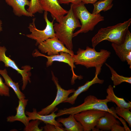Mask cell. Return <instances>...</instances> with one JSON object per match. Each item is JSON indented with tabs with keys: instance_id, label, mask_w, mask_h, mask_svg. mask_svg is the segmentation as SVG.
<instances>
[{
	"instance_id": "cell-1",
	"label": "cell",
	"mask_w": 131,
	"mask_h": 131,
	"mask_svg": "<svg viewBox=\"0 0 131 131\" xmlns=\"http://www.w3.org/2000/svg\"><path fill=\"white\" fill-rule=\"evenodd\" d=\"M71 4L70 9L60 21L53 24L55 36L69 50L73 51L72 38L74 30L81 27V25L74 13Z\"/></svg>"
},
{
	"instance_id": "cell-2",
	"label": "cell",
	"mask_w": 131,
	"mask_h": 131,
	"mask_svg": "<svg viewBox=\"0 0 131 131\" xmlns=\"http://www.w3.org/2000/svg\"><path fill=\"white\" fill-rule=\"evenodd\" d=\"M111 53L104 49L98 52L94 48L87 46L85 49L79 48L76 54L73 57L75 65L83 66L87 68L95 67L96 69L101 70L102 66L110 56Z\"/></svg>"
},
{
	"instance_id": "cell-3",
	"label": "cell",
	"mask_w": 131,
	"mask_h": 131,
	"mask_svg": "<svg viewBox=\"0 0 131 131\" xmlns=\"http://www.w3.org/2000/svg\"><path fill=\"white\" fill-rule=\"evenodd\" d=\"M131 23V19L115 25L101 28L91 39L93 48L101 42L107 40L120 44L124 41L129 28Z\"/></svg>"
},
{
	"instance_id": "cell-4",
	"label": "cell",
	"mask_w": 131,
	"mask_h": 131,
	"mask_svg": "<svg viewBox=\"0 0 131 131\" xmlns=\"http://www.w3.org/2000/svg\"><path fill=\"white\" fill-rule=\"evenodd\" d=\"M110 102L106 98L98 99L95 96L90 95L85 98L84 102L81 104L76 106L60 109L56 114V115L57 117H58L64 115L70 114L74 115L81 111L87 110H98L110 112L119 120L120 118L115 113L112 107L110 108H108L107 104Z\"/></svg>"
},
{
	"instance_id": "cell-5",
	"label": "cell",
	"mask_w": 131,
	"mask_h": 131,
	"mask_svg": "<svg viewBox=\"0 0 131 131\" xmlns=\"http://www.w3.org/2000/svg\"><path fill=\"white\" fill-rule=\"evenodd\" d=\"M85 4L82 2L78 4H73L74 13L81 24L80 29L74 33L73 37L80 33H86L93 30L99 22L104 20V17L100 13L94 14L90 12Z\"/></svg>"
},
{
	"instance_id": "cell-6",
	"label": "cell",
	"mask_w": 131,
	"mask_h": 131,
	"mask_svg": "<svg viewBox=\"0 0 131 131\" xmlns=\"http://www.w3.org/2000/svg\"><path fill=\"white\" fill-rule=\"evenodd\" d=\"M48 14V12H44V18L46 23L44 29L40 30L36 28L35 25V18H33L32 22L30 24L28 27L31 33L26 35V36L28 38L35 40L36 46L49 38L56 36L53 24L55 20L53 19L52 22L49 21L47 17Z\"/></svg>"
},
{
	"instance_id": "cell-7",
	"label": "cell",
	"mask_w": 131,
	"mask_h": 131,
	"mask_svg": "<svg viewBox=\"0 0 131 131\" xmlns=\"http://www.w3.org/2000/svg\"><path fill=\"white\" fill-rule=\"evenodd\" d=\"M106 112L98 110H87L75 114L74 117L81 123L84 131H95L98 120L105 115Z\"/></svg>"
},
{
	"instance_id": "cell-8",
	"label": "cell",
	"mask_w": 131,
	"mask_h": 131,
	"mask_svg": "<svg viewBox=\"0 0 131 131\" xmlns=\"http://www.w3.org/2000/svg\"><path fill=\"white\" fill-rule=\"evenodd\" d=\"M51 74L52 80L56 85L57 90V95L55 99L50 104L38 112L40 115H47L57 111V106L66 100L69 97V95L75 90L73 89L66 90L62 88L59 84L58 78L55 77L52 71Z\"/></svg>"
},
{
	"instance_id": "cell-9",
	"label": "cell",
	"mask_w": 131,
	"mask_h": 131,
	"mask_svg": "<svg viewBox=\"0 0 131 131\" xmlns=\"http://www.w3.org/2000/svg\"><path fill=\"white\" fill-rule=\"evenodd\" d=\"M32 55L34 57L42 56L46 57L47 59L46 63L47 67L51 66L53 62L55 61L63 62L68 64L71 68L73 74L71 80L72 84L75 83V81L76 79H81L82 78V76L77 75L74 73V69L75 68V66L74 65L73 56L67 53L61 52L59 54L48 56L40 52L37 49H35Z\"/></svg>"
},
{
	"instance_id": "cell-10",
	"label": "cell",
	"mask_w": 131,
	"mask_h": 131,
	"mask_svg": "<svg viewBox=\"0 0 131 131\" xmlns=\"http://www.w3.org/2000/svg\"><path fill=\"white\" fill-rule=\"evenodd\" d=\"M7 50L4 46H0V62H3L5 67L12 68L21 75L23 82L22 90H24L25 89L28 83L31 82L30 77L31 74L30 71L32 68L29 65H25L21 68L23 69H19L14 61L6 55L5 53Z\"/></svg>"
},
{
	"instance_id": "cell-11",
	"label": "cell",
	"mask_w": 131,
	"mask_h": 131,
	"mask_svg": "<svg viewBox=\"0 0 131 131\" xmlns=\"http://www.w3.org/2000/svg\"><path fill=\"white\" fill-rule=\"evenodd\" d=\"M38 46V49L41 53H47L48 56L59 54L61 52L67 53L72 56L74 55L73 51L68 50L56 36L47 39Z\"/></svg>"
},
{
	"instance_id": "cell-12",
	"label": "cell",
	"mask_w": 131,
	"mask_h": 131,
	"mask_svg": "<svg viewBox=\"0 0 131 131\" xmlns=\"http://www.w3.org/2000/svg\"><path fill=\"white\" fill-rule=\"evenodd\" d=\"M39 0L43 10L49 12L53 19L57 22L68 12V11L60 6L58 0Z\"/></svg>"
},
{
	"instance_id": "cell-13",
	"label": "cell",
	"mask_w": 131,
	"mask_h": 131,
	"mask_svg": "<svg viewBox=\"0 0 131 131\" xmlns=\"http://www.w3.org/2000/svg\"><path fill=\"white\" fill-rule=\"evenodd\" d=\"M28 101V99L25 98L19 100L18 105L16 108V114L15 115L8 116L6 118L7 121L12 123L16 121H19L22 123L25 126H26L30 121L25 112Z\"/></svg>"
},
{
	"instance_id": "cell-14",
	"label": "cell",
	"mask_w": 131,
	"mask_h": 131,
	"mask_svg": "<svg viewBox=\"0 0 131 131\" xmlns=\"http://www.w3.org/2000/svg\"><path fill=\"white\" fill-rule=\"evenodd\" d=\"M6 3L12 7L13 12L18 16H25L32 17L34 16L26 10L25 6L29 5L30 1L28 0H4Z\"/></svg>"
},
{
	"instance_id": "cell-15",
	"label": "cell",
	"mask_w": 131,
	"mask_h": 131,
	"mask_svg": "<svg viewBox=\"0 0 131 131\" xmlns=\"http://www.w3.org/2000/svg\"><path fill=\"white\" fill-rule=\"evenodd\" d=\"M55 111H53L49 115H42L38 113L36 108H33L32 112L26 111L25 113L27 116L30 121L33 120H38L45 124H50L62 127L63 125L55 119V118L57 117L56 114L55 113Z\"/></svg>"
},
{
	"instance_id": "cell-16",
	"label": "cell",
	"mask_w": 131,
	"mask_h": 131,
	"mask_svg": "<svg viewBox=\"0 0 131 131\" xmlns=\"http://www.w3.org/2000/svg\"><path fill=\"white\" fill-rule=\"evenodd\" d=\"M111 45L116 55L121 61H125V55L131 51V33L130 31L129 30L127 31L123 43L118 44L112 43Z\"/></svg>"
},
{
	"instance_id": "cell-17",
	"label": "cell",
	"mask_w": 131,
	"mask_h": 131,
	"mask_svg": "<svg viewBox=\"0 0 131 131\" xmlns=\"http://www.w3.org/2000/svg\"><path fill=\"white\" fill-rule=\"evenodd\" d=\"M98 74H95V76L91 81L87 82L84 85L79 86L75 90L73 94L63 103H67L72 105L74 104L78 96L82 92L87 91L92 85L96 83L103 84L104 82V80L100 79L98 77Z\"/></svg>"
},
{
	"instance_id": "cell-18",
	"label": "cell",
	"mask_w": 131,
	"mask_h": 131,
	"mask_svg": "<svg viewBox=\"0 0 131 131\" xmlns=\"http://www.w3.org/2000/svg\"><path fill=\"white\" fill-rule=\"evenodd\" d=\"M120 124L119 121L111 113L106 112L105 115L100 117L97 122L95 131H110L112 125L114 123Z\"/></svg>"
},
{
	"instance_id": "cell-19",
	"label": "cell",
	"mask_w": 131,
	"mask_h": 131,
	"mask_svg": "<svg viewBox=\"0 0 131 131\" xmlns=\"http://www.w3.org/2000/svg\"><path fill=\"white\" fill-rule=\"evenodd\" d=\"M67 118H59L57 120L65 127V131H83V128L81 123L77 121L74 115L70 114Z\"/></svg>"
},
{
	"instance_id": "cell-20",
	"label": "cell",
	"mask_w": 131,
	"mask_h": 131,
	"mask_svg": "<svg viewBox=\"0 0 131 131\" xmlns=\"http://www.w3.org/2000/svg\"><path fill=\"white\" fill-rule=\"evenodd\" d=\"M0 74L4 78L5 84L8 87L11 88L13 90L19 100L25 98V94L20 89L19 85L18 83H16L13 81L8 75L6 69L3 70L0 69Z\"/></svg>"
},
{
	"instance_id": "cell-21",
	"label": "cell",
	"mask_w": 131,
	"mask_h": 131,
	"mask_svg": "<svg viewBox=\"0 0 131 131\" xmlns=\"http://www.w3.org/2000/svg\"><path fill=\"white\" fill-rule=\"evenodd\" d=\"M107 95L106 98L110 102L115 103L117 106L120 108L124 107L130 109L131 108V102H126L123 98L117 97L115 94L114 88L111 85H109L106 89Z\"/></svg>"
},
{
	"instance_id": "cell-22",
	"label": "cell",
	"mask_w": 131,
	"mask_h": 131,
	"mask_svg": "<svg viewBox=\"0 0 131 131\" xmlns=\"http://www.w3.org/2000/svg\"><path fill=\"white\" fill-rule=\"evenodd\" d=\"M114 0H101L97 1L93 4L94 9L92 13L96 14L102 11H105L110 9L113 6Z\"/></svg>"
},
{
	"instance_id": "cell-23",
	"label": "cell",
	"mask_w": 131,
	"mask_h": 131,
	"mask_svg": "<svg viewBox=\"0 0 131 131\" xmlns=\"http://www.w3.org/2000/svg\"><path fill=\"white\" fill-rule=\"evenodd\" d=\"M105 64L108 67L110 71L112 74L111 79L113 81L114 86H117L123 82L131 83V77H126L119 75L109 65L106 63H105Z\"/></svg>"
},
{
	"instance_id": "cell-24",
	"label": "cell",
	"mask_w": 131,
	"mask_h": 131,
	"mask_svg": "<svg viewBox=\"0 0 131 131\" xmlns=\"http://www.w3.org/2000/svg\"><path fill=\"white\" fill-rule=\"evenodd\" d=\"M130 109L124 107L120 108L117 106L114 108L115 113L123 118L131 127V112Z\"/></svg>"
},
{
	"instance_id": "cell-25",
	"label": "cell",
	"mask_w": 131,
	"mask_h": 131,
	"mask_svg": "<svg viewBox=\"0 0 131 131\" xmlns=\"http://www.w3.org/2000/svg\"><path fill=\"white\" fill-rule=\"evenodd\" d=\"M27 10L33 15L37 12L42 13L43 11L39 0H30L29 5Z\"/></svg>"
},
{
	"instance_id": "cell-26",
	"label": "cell",
	"mask_w": 131,
	"mask_h": 131,
	"mask_svg": "<svg viewBox=\"0 0 131 131\" xmlns=\"http://www.w3.org/2000/svg\"><path fill=\"white\" fill-rule=\"evenodd\" d=\"M29 122L27 125L24 128V131H41L42 128H40L39 126L42 121L38 120H32Z\"/></svg>"
},
{
	"instance_id": "cell-27",
	"label": "cell",
	"mask_w": 131,
	"mask_h": 131,
	"mask_svg": "<svg viewBox=\"0 0 131 131\" xmlns=\"http://www.w3.org/2000/svg\"><path fill=\"white\" fill-rule=\"evenodd\" d=\"M0 95L8 97L10 96L9 88L5 83L3 82L2 79L0 76Z\"/></svg>"
},
{
	"instance_id": "cell-28",
	"label": "cell",
	"mask_w": 131,
	"mask_h": 131,
	"mask_svg": "<svg viewBox=\"0 0 131 131\" xmlns=\"http://www.w3.org/2000/svg\"><path fill=\"white\" fill-rule=\"evenodd\" d=\"M42 128L44 131H65L64 128L62 127L49 123L46 124Z\"/></svg>"
},
{
	"instance_id": "cell-29",
	"label": "cell",
	"mask_w": 131,
	"mask_h": 131,
	"mask_svg": "<svg viewBox=\"0 0 131 131\" xmlns=\"http://www.w3.org/2000/svg\"><path fill=\"white\" fill-rule=\"evenodd\" d=\"M60 4H68L71 3L74 5L78 4L82 2V0H58Z\"/></svg>"
},
{
	"instance_id": "cell-30",
	"label": "cell",
	"mask_w": 131,
	"mask_h": 131,
	"mask_svg": "<svg viewBox=\"0 0 131 131\" xmlns=\"http://www.w3.org/2000/svg\"><path fill=\"white\" fill-rule=\"evenodd\" d=\"M110 130L111 131H125L123 127L120 125V124L117 123L114 124L112 126Z\"/></svg>"
},
{
	"instance_id": "cell-31",
	"label": "cell",
	"mask_w": 131,
	"mask_h": 131,
	"mask_svg": "<svg viewBox=\"0 0 131 131\" xmlns=\"http://www.w3.org/2000/svg\"><path fill=\"white\" fill-rule=\"evenodd\" d=\"M125 61H126L127 64L129 66L130 69L131 68V51L127 54L125 57Z\"/></svg>"
},
{
	"instance_id": "cell-32",
	"label": "cell",
	"mask_w": 131,
	"mask_h": 131,
	"mask_svg": "<svg viewBox=\"0 0 131 131\" xmlns=\"http://www.w3.org/2000/svg\"><path fill=\"white\" fill-rule=\"evenodd\" d=\"M123 124L124 127L125 129V131H131L130 130L128 127L126 125L125 121L121 117L120 118L119 120Z\"/></svg>"
},
{
	"instance_id": "cell-33",
	"label": "cell",
	"mask_w": 131,
	"mask_h": 131,
	"mask_svg": "<svg viewBox=\"0 0 131 131\" xmlns=\"http://www.w3.org/2000/svg\"><path fill=\"white\" fill-rule=\"evenodd\" d=\"M99 0H82V2L84 4H93Z\"/></svg>"
},
{
	"instance_id": "cell-34",
	"label": "cell",
	"mask_w": 131,
	"mask_h": 131,
	"mask_svg": "<svg viewBox=\"0 0 131 131\" xmlns=\"http://www.w3.org/2000/svg\"><path fill=\"white\" fill-rule=\"evenodd\" d=\"M2 23L1 20L0 19V32L2 30Z\"/></svg>"
}]
</instances>
